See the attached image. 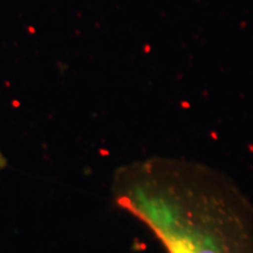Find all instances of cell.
<instances>
[{"label":"cell","instance_id":"obj_1","mask_svg":"<svg viewBox=\"0 0 253 253\" xmlns=\"http://www.w3.org/2000/svg\"><path fill=\"white\" fill-rule=\"evenodd\" d=\"M115 204L141 221L167 253H253V217L219 170L178 157L119 168Z\"/></svg>","mask_w":253,"mask_h":253},{"label":"cell","instance_id":"obj_2","mask_svg":"<svg viewBox=\"0 0 253 253\" xmlns=\"http://www.w3.org/2000/svg\"><path fill=\"white\" fill-rule=\"evenodd\" d=\"M7 166V161H6V157L2 155L1 151H0V171L2 169H5V167Z\"/></svg>","mask_w":253,"mask_h":253}]
</instances>
